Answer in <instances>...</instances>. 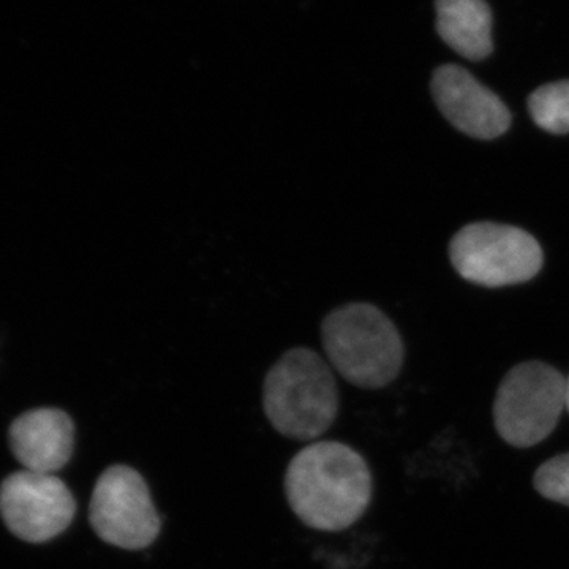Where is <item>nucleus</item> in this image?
<instances>
[{
  "label": "nucleus",
  "instance_id": "nucleus-8",
  "mask_svg": "<svg viewBox=\"0 0 569 569\" xmlns=\"http://www.w3.org/2000/svg\"><path fill=\"white\" fill-rule=\"evenodd\" d=\"M430 88L441 114L468 137L493 140L511 127L507 104L462 67H438Z\"/></svg>",
  "mask_w": 569,
  "mask_h": 569
},
{
  "label": "nucleus",
  "instance_id": "nucleus-13",
  "mask_svg": "<svg viewBox=\"0 0 569 569\" xmlns=\"http://www.w3.org/2000/svg\"><path fill=\"white\" fill-rule=\"evenodd\" d=\"M567 408L569 411V377L567 378Z\"/></svg>",
  "mask_w": 569,
  "mask_h": 569
},
{
  "label": "nucleus",
  "instance_id": "nucleus-1",
  "mask_svg": "<svg viewBox=\"0 0 569 569\" xmlns=\"http://www.w3.org/2000/svg\"><path fill=\"white\" fill-rule=\"evenodd\" d=\"M372 473L365 458L340 441H316L291 459L284 496L305 526L342 531L365 516L372 500Z\"/></svg>",
  "mask_w": 569,
  "mask_h": 569
},
{
  "label": "nucleus",
  "instance_id": "nucleus-4",
  "mask_svg": "<svg viewBox=\"0 0 569 569\" xmlns=\"http://www.w3.org/2000/svg\"><path fill=\"white\" fill-rule=\"evenodd\" d=\"M565 408L567 378L545 362H522L498 387L493 425L511 447H537L556 430Z\"/></svg>",
  "mask_w": 569,
  "mask_h": 569
},
{
  "label": "nucleus",
  "instance_id": "nucleus-12",
  "mask_svg": "<svg viewBox=\"0 0 569 569\" xmlns=\"http://www.w3.org/2000/svg\"><path fill=\"white\" fill-rule=\"evenodd\" d=\"M539 496L569 507V452L549 459L533 477Z\"/></svg>",
  "mask_w": 569,
  "mask_h": 569
},
{
  "label": "nucleus",
  "instance_id": "nucleus-5",
  "mask_svg": "<svg viewBox=\"0 0 569 569\" xmlns=\"http://www.w3.org/2000/svg\"><path fill=\"white\" fill-rule=\"evenodd\" d=\"M449 257L467 282L498 288L529 282L542 268V250L522 228L470 223L452 238Z\"/></svg>",
  "mask_w": 569,
  "mask_h": 569
},
{
  "label": "nucleus",
  "instance_id": "nucleus-6",
  "mask_svg": "<svg viewBox=\"0 0 569 569\" xmlns=\"http://www.w3.org/2000/svg\"><path fill=\"white\" fill-rule=\"evenodd\" d=\"M89 520L102 541L127 550L149 548L162 530L144 478L127 466L103 471L93 488Z\"/></svg>",
  "mask_w": 569,
  "mask_h": 569
},
{
  "label": "nucleus",
  "instance_id": "nucleus-7",
  "mask_svg": "<svg viewBox=\"0 0 569 569\" xmlns=\"http://www.w3.org/2000/svg\"><path fill=\"white\" fill-rule=\"evenodd\" d=\"M77 501L56 475L22 470L0 485V516L7 529L26 542L50 541L73 522Z\"/></svg>",
  "mask_w": 569,
  "mask_h": 569
},
{
  "label": "nucleus",
  "instance_id": "nucleus-2",
  "mask_svg": "<svg viewBox=\"0 0 569 569\" xmlns=\"http://www.w3.org/2000/svg\"><path fill=\"white\" fill-rule=\"evenodd\" d=\"M339 403L335 372L310 348H291L264 378L266 418L291 440L313 441L325 436L335 425Z\"/></svg>",
  "mask_w": 569,
  "mask_h": 569
},
{
  "label": "nucleus",
  "instance_id": "nucleus-3",
  "mask_svg": "<svg viewBox=\"0 0 569 569\" xmlns=\"http://www.w3.org/2000/svg\"><path fill=\"white\" fill-rule=\"evenodd\" d=\"M321 343L329 365L362 389L388 387L406 358L395 323L369 302H350L329 312L321 323Z\"/></svg>",
  "mask_w": 569,
  "mask_h": 569
},
{
  "label": "nucleus",
  "instance_id": "nucleus-10",
  "mask_svg": "<svg viewBox=\"0 0 569 569\" xmlns=\"http://www.w3.org/2000/svg\"><path fill=\"white\" fill-rule=\"evenodd\" d=\"M437 31L449 48L468 61L492 52V13L485 0H437Z\"/></svg>",
  "mask_w": 569,
  "mask_h": 569
},
{
  "label": "nucleus",
  "instance_id": "nucleus-9",
  "mask_svg": "<svg viewBox=\"0 0 569 569\" xmlns=\"http://www.w3.org/2000/svg\"><path fill=\"white\" fill-rule=\"evenodd\" d=\"M9 441L24 470L54 475L73 456L74 425L59 408H36L11 422Z\"/></svg>",
  "mask_w": 569,
  "mask_h": 569
},
{
  "label": "nucleus",
  "instance_id": "nucleus-11",
  "mask_svg": "<svg viewBox=\"0 0 569 569\" xmlns=\"http://www.w3.org/2000/svg\"><path fill=\"white\" fill-rule=\"evenodd\" d=\"M531 119L552 134L569 133V80L549 82L529 97Z\"/></svg>",
  "mask_w": 569,
  "mask_h": 569
}]
</instances>
